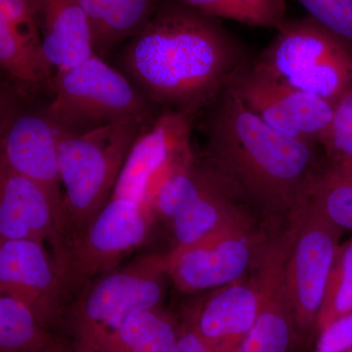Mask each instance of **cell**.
Segmentation results:
<instances>
[{
  "mask_svg": "<svg viewBox=\"0 0 352 352\" xmlns=\"http://www.w3.org/2000/svg\"><path fill=\"white\" fill-rule=\"evenodd\" d=\"M205 113L206 144L199 157L206 168L265 223L288 221L325 166L320 146L275 131L228 85Z\"/></svg>",
  "mask_w": 352,
  "mask_h": 352,
  "instance_id": "6da1fadb",
  "label": "cell"
},
{
  "mask_svg": "<svg viewBox=\"0 0 352 352\" xmlns=\"http://www.w3.org/2000/svg\"><path fill=\"white\" fill-rule=\"evenodd\" d=\"M251 61L219 20L175 0L157 4L120 55L124 75L156 107L197 115Z\"/></svg>",
  "mask_w": 352,
  "mask_h": 352,
  "instance_id": "7a4b0ae2",
  "label": "cell"
},
{
  "mask_svg": "<svg viewBox=\"0 0 352 352\" xmlns=\"http://www.w3.org/2000/svg\"><path fill=\"white\" fill-rule=\"evenodd\" d=\"M146 127L120 120L80 133L57 131L64 236L82 233L110 200L127 155Z\"/></svg>",
  "mask_w": 352,
  "mask_h": 352,
  "instance_id": "3957f363",
  "label": "cell"
},
{
  "mask_svg": "<svg viewBox=\"0 0 352 352\" xmlns=\"http://www.w3.org/2000/svg\"><path fill=\"white\" fill-rule=\"evenodd\" d=\"M157 109L124 73L94 53L55 74L52 101L44 111L57 131L80 133L120 120L149 126L161 113Z\"/></svg>",
  "mask_w": 352,
  "mask_h": 352,
  "instance_id": "277c9868",
  "label": "cell"
},
{
  "mask_svg": "<svg viewBox=\"0 0 352 352\" xmlns=\"http://www.w3.org/2000/svg\"><path fill=\"white\" fill-rule=\"evenodd\" d=\"M252 65L333 106L352 89V46L312 18L285 21Z\"/></svg>",
  "mask_w": 352,
  "mask_h": 352,
  "instance_id": "5b68a950",
  "label": "cell"
},
{
  "mask_svg": "<svg viewBox=\"0 0 352 352\" xmlns=\"http://www.w3.org/2000/svg\"><path fill=\"white\" fill-rule=\"evenodd\" d=\"M166 254H146L88 285L68 314L74 352H99L127 317L163 307Z\"/></svg>",
  "mask_w": 352,
  "mask_h": 352,
  "instance_id": "8992f818",
  "label": "cell"
},
{
  "mask_svg": "<svg viewBox=\"0 0 352 352\" xmlns=\"http://www.w3.org/2000/svg\"><path fill=\"white\" fill-rule=\"evenodd\" d=\"M154 217L173 237L171 250L207 239L245 220L256 219L235 200L192 153L170 171L150 198Z\"/></svg>",
  "mask_w": 352,
  "mask_h": 352,
  "instance_id": "52a82bcc",
  "label": "cell"
},
{
  "mask_svg": "<svg viewBox=\"0 0 352 352\" xmlns=\"http://www.w3.org/2000/svg\"><path fill=\"white\" fill-rule=\"evenodd\" d=\"M154 217L148 206L111 197L89 226L64 244L57 259L62 298L78 296L88 285L117 268L144 242Z\"/></svg>",
  "mask_w": 352,
  "mask_h": 352,
  "instance_id": "ba28073f",
  "label": "cell"
},
{
  "mask_svg": "<svg viewBox=\"0 0 352 352\" xmlns=\"http://www.w3.org/2000/svg\"><path fill=\"white\" fill-rule=\"evenodd\" d=\"M293 239L289 247L285 284L296 331L316 328L317 319L342 231L305 200L289 219Z\"/></svg>",
  "mask_w": 352,
  "mask_h": 352,
  "instance_id": "9c48e42d",
  "label": "cell"
},
{
  "mask_svg": "<svg viewBox=\"0 0 352 352\" xmlns=\"http://www.w3.org/2000/svg\"><path fill=\"white\" fill-rule=\"evenodd\" d=\"M271 226L245 220L196 244L166 254V272L178 291L197 294L247 276L259 258Z\"/></svg>",
  "mask_w": 352,
  "mask_h": 352,
  "instance_id": "30bf717a",
  "label": "cell"
},
{
  "mask_svg": "<svg viewBox=\"0 0 352 352\" xmlns=\"http://www.w3.org/2000/svg\"><path fill=\"white\" fill-rule=\"evenodd\" d=\"M228 87L275 131L321 147L335 111L330 102L271 78L256 68L252 60L234 75Z\"/></svg>",
  "mask_w": 352,
  "mask_h": 352,
  "instance_id": "8fae6325",
  "label": "cell"
},
{
  "mask_svg": "<svg viewBox=\"0 0 352 352\" xmlns=\"http://www.w3.org/2000/svg\"><path fill=\"white\" fill-rule=\"evenodd\" d=\"M198 116L182 111H162L132 145L112 197L131 199L150 207L155 190L193 152L191 135Z\"/></svg>",
  "mask_w": 352,
  "mask_h": 352,
  "instance_id": "7c38bea8",
  "label": "cell"
},
{
  "mask_svg": "<svg viewBox=\"0 0 352 352\" xmlns=\"http://www.w3.org/2000/svg\"><path fill=\"white\" fill-rule=\"evenodd\" d=\"M0 160L45 191L64 237L58 132L45 111H30L23 106L16 111L0 136Z\"/></svg>",
  "mask_w": 352,
  "mask_h": 352,
  "instance_id": "4fadbf2b",
  "label": "cell"
},
{
  "mask_svg": "<svg viewBox=\"0 0 352 352\" xmlns=\"http://www.w3.org/2000/svg\"><path fill=\"white\" fill-rule=\"evenodd\" d=\"M293 231H273L264 245L254 271L261 298L254 325L233 352H289L296 329L285 284V266Z\"/></svg>",
  "mask_w": 352,
  "mask_h": 352,
  "instance_id": "5bb4252c",
  "label": "cell"
},
{
  "mask_svg": "<svg viewBox=\"0 0 352 352\" xmlns=\"http://www.w3.org/2000/svg\"><path fill=\"white\" fill-rule=\"evenodd\" d=\"M0 292L24 303L48 328L63 298L56 259L36 241H0Z\"/></svg>",
  "mask_w": 352,
  "mask_h": 352,
  "instance_id": "9a60e30c",
  "label": "cell"
},
{
  "mask_svg": "<svg viewBox=\"0 0 352 352\" xmlns=\"http://www.w3.org/2000/svg\"><path fill=\"white\" fill-rule=\"evenodd\" d=\"M261 298V285L252 268L242 279L212 289L187 324L217 352H233L254 325Z\"/></svg>",
  "mask_w": 352,
  "mask_h": 352,
  "instance_id": "2e32d148",
  "label": "cell"
},
{
  "mask_svg": "<svg viewBox=\"0 0 352 352\" xmlns=\"http://www.w3.org/2000/svg\"><path fill=\"white\" fill-rule=\"evenodd\" d=\"M52 242L54 258L61 254L63 237L47 194L29 178L0 160V241Z\"/></svg>",
  "mask_w": 352,
  "mask_h": 352,
  "instance_id": "e0dca14e",
  "label": "cell"
},
{
  "mask_svg": "<svg viewBox=\"0 0 352 352\" xmlns=\"http://www.w3.org/2000/svg\"><path fill=\"white\" fill-rule=\"evenodd\" d=\"M41 50L53 73L94 54L91 22L78 0H34Z\"/></svg>",
  "mask_w": 352,
  "mask_h": 352,
  "instance_id": "ac0fdd59",
  "label": "cell"
},
{
  "mask_svg": "<svg viewBox=\"0 0 352 352\" xmlns=\"http://www.w3.org/2000/svg\"><path fill=\"white\" fill-rule=\"evenodd\" d=\"M179 332L163 307L141 310L127 317L99 352H175Z\"/></svg>",
  "mask_w": 352,
  "mask_h": 352,
  "instance_id": "d6986e66",
  "label": "cell"
},
{
  "mask_svg": "<svg viewBox=\"0 0 352 352\" xmlns=\"http://www.w3.org/2000/svg\"><path fill=\"white\" fill-rule=\"evenodd\" d=\"M307 200L342 232H352V163H325Z\"/></svg>",
  "mask_w": 352,
  "mask_h": 352,
  "instance_id": "ffe728a7",
  "label": "cell"
},
{
  "mask_svg": "<svg viewBox=\"0 0 352 352\" xmlns=\"http://www.w3.org/2000/svg\"><path fill=\"white\" fill-rule=\"evenodd\" d=\"M52 339L29 307L0 292V352H41Z\"/></svg>",
  "mask_w": 352,
  "mask_h": 352,
  "instance_id": "44dd1931",
  "label": "cell"
},
{
  "mask_svg": "<svg viewBox=\"0 0 352 352\" xmlns=\"http://www.w3.org/2000/svg\"><path fill=\"white\" fill-rule=\"evenodd\" d=\"M214 19L232 20L252 27L279 29L286 18L285 0H175Z\"/></svg>",
  "mask_w": 352,
  "mask_h": 352,
  "instance_id": "7402d4cb",
  "label": "cell"
},
{
  "mask_svg": "<svg viewBox=\"0 0 352 352\" xmlns=\"http://www.w3.org/2000/svg\"><path fill=\"white\" fill-rule=\"evenodd\" d=\"M157 4V0H110L94 36L95 54L104 56L133 36L150 19Z\"/></svg>",
  "mask_w": 352,
  "mask_h": 352,
  "instance_id": "603a6c76",
  "label": "cell"
},
{
  "mask_svg": "<svg viewBox=\"0 0 352 352\" xmlns=\"http://www.w3.org/2000/svg\"><path fill=\"white\" fill-rule=\"evenodd\" d=\"M352 311V238L340 243L329 277L317 333L342 315Z\"/></svg>",
  "mask_w": 352,
  "mask_h": 352,
  "instance_id": "cb8c5ba5",
  "label": "cell"
},
{
  "mask_svg": "<svg viewBox=\"0 0 352 352\" xmlns=\"http://www.w3.org/2000/svg\"><path fill=\"white\" fill-rule=\"evenodd\" d=\"M321 147L326 163H352V89L335 106L332 122Z\"/></svg>",
  "mask_w": 352,
  "mask_h": 352,
  "instance_id": "d4e9b609",
  "label": "cell"
},
{
  "mask_svg": "<svg viewBox=\"0 0 352 352\" xmlns=\"http://www.w3.org/2000/svg\"><path fill=\"white\" fill-rule=\"evenodd\" d=\"M312 18L352 46V0H296Z\"/></svg>",
  "mask_w": 352,
  "mask_h": 352,
  "instance_id": "484cf974",
  "label": "cell"
},
{
  "mask_svg": "<svg viewBox=\"0 0 352 352\" xmlns=\"http://www.w3.org/2000/svg\"><path fill=\"white\" fill-rule=\"evenodd\" d=\"M0 21L10 25L28 43L41 50L34 0H0Z\"/></svg>",
  "mask_w": 352,
  "mask_h": 352,
  "instance_id": "4316f807",
  "label": "cell"
},
{
  "mask_svg": "<svg viewBox=\"0 0 352 352\" xmlns=\"http://www.w3.org/2000/svg\"><path fill=\"white\" fill-rule=\"evenodd\" d=\"M315 352H346L352 349V311L328 324L318 333Z\"/></svg>",
  "mask_w": 352,
  "mask_h": 352,
  "instance_id": "83f0119b",
  "label": "cell"
},
{
  "mask_svg": "<svg viewBox=\"0 0 352 352\" xmlns=\"http://www.w3.org/2000/svg\"><path fill=\"white\" fill-rule=\"evenodd\" d=\"M23 95L12 80L0 78V136L8 120L22 107Z\"/></svg>",
  "mask_w": 352,
  "mask_h": 352,
  "instance_id": "f1b7e54d",
  "label": "cell"
},
{
  "mask_svg": "<svg viewBox=\"0 0 352 352\" xmlns=\"http://www.w3.org/2000/svg\"><path fill=\"white\" fill-rule=\"evenodd\" d=\"M175 352H217L208 344L188 324L180 329Z\"/></svg>",
  "mask_w": 352,
  "mask_h": 352,
  "instance_id": "f546056e",
  "label": "cell"
},
{
  "mask_svg": "<svg viewBox=\"0 0 352 352\" xmlns=\"http://www.w3.org/2000/svg\"><path fill=\"white\" fill-rule=\"evenodd\" d=\"M78 1L82 4L83 9L89 17L95 36L102 20H103L106 10H107L110 0H78Z\"/></svg>",
  "mask_w": 352,
  "mask_h": 352,
  "instance_id": "4dcf8cb0",
  "label": "cell"
},
{
  "mask_svg": "<svg viewBox=\"0 0 352 352\" xmlns=\"http://www.w3.org/2000/svg\"><path fill=\"white\" fill-rule=\"evenodd\" d=\"M41 352H74V349L72 344H66L61 340L52 339Z\"/></svg>",
  "mask_w": 352,
  "mask_h": 352,
  "instance_id": "1f68e13d",
  "label": "cell"
},
{
  "mask_svg": "<svg viewBox=\"0 0 352 352\" xmlns=\"http://www.w3.org/2000/svg\"><path fill=\"white\" fill-rule=\"evenodd\" d=\"M346 352H352V349H349V351H346Z\"/></svg>",
  "mask_w": 352,
  "mask_h": 352,
  "instance_id": "d6a6232c",
  "label": "cell"
}]
</instances>
